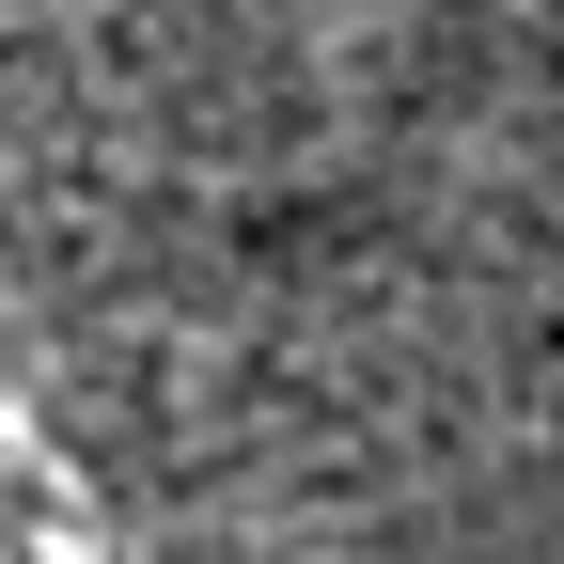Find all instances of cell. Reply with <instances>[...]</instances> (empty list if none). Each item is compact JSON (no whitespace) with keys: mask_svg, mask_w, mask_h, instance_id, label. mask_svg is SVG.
I'll return each mask as SVG.
<instances>
[{"mask_svg":"<svg viewBox=\"0 0 564 564\" xmlns=\"http://www.w3.org/2000/svg\"><path fill=\"white\" fill-rule=\"evenodd\" d=\"M0 470H17V455H0Z\"/></svg>","mask_w":564,"mask_h":564,"instance_id":"6da1fadb","label":"cell"}]
</instances>
